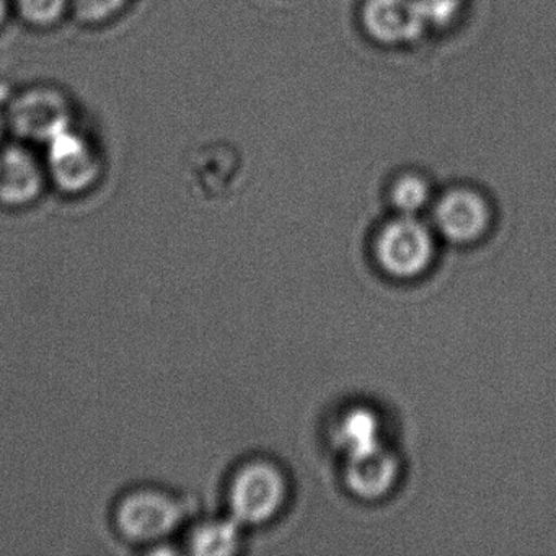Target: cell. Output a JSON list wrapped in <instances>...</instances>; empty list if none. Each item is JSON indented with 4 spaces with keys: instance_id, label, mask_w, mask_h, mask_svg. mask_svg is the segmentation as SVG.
Listing matches in <instances>:
<instances>
[{
    "instance_id": "6da1fadb",
    "label": "cell",
    "mask_w": 556,
    "mask_h": 556,
    "mask_svg": "<svg viewBox=\"0 0 556 556\" xmlns=\"http://www.w3.org/2000/svg\"><path fill=\"white\" fill-rule=\"evenodd\" d=\"M184 509L172 494L142 488L126 494L115 510L116 529L135 543H155L178 529Z\"/></svg>"
},
{
    "instance_id": "7a4b0ae2",
    "label": "cell",
    "mask_w": 556,
    "mask_h": 556,
    "mask_svg": "<svg viewBox=\"0 0 556 556\" xmlns=\"http://www.w3.org/2000/svg\"><path fill=\"white\" fill-rule=\"evenodd\" d=\"M286 496L282 475L266 462L245 465L230 484L229 503L232 517L239 523L268 520Z\"/></svg>"
},
{
    "instance_id": "3957f363",
    "label": "cell",
    "mask_w": 556,
    "mask_h": 556,
    "mask_svg": "<svg viewBox=\"0 0 556 556\" xmlns=\"http://www.w3.org/2000/svg\"><path fill=\"white\" fill-rule=\"evenodd\" d=\"M48 174L63 193L90 190L102 175V162L89 141L73 126L48 142Z\"/></svg>"
},
{
    "instance_id": "277c9868",
    "label": "cell",
    "mask_w": 556,
    "mask_h": 556,
    "mask_svg": "<svg viewBox=\"0 0 556 556\" xmlns=\"http://www.w3.org/2000/svg\"><path fill=\"white\" fill-rule=\"evenodd\" d=\"M432 240L428 229L413 216L387 224L377 240V260L396 278H412L431 262Z\"/></svg>"
},
{
    "instance_id": "5b68a950",
    "label": "cell",
    "mask_w": 556,
    "mask_h": 556,
    "mask_svg": "<svg viewBox=\"0 0 556 556\" xmlns=\"http://www.w3.org/2000/svg\"><path fill=\"white\" fill-rule=\"evenodd\" d=\"M71 118L73 112L66 97L50 87H37L22 93L9 112V122L15 135L45 144L71 128Z\"/></svg>"
},
{
    "instance_id": "8992f818",
    "label": "cell",
    "mask_w": 556,
    "mask_h": 556,
    "mask_svg": "<svg viewBox=\"0 0 556 556\" xmlns=\"http://www.w3.org/2000/svg\"><path fill=\"white\" fill-rule=\"evenodd\" d=\"M361 18L367 37L382 47L415 43L428 27L418 0H366Z\"/></svg>"
},
{
    "instance_id": "52a82bcc",
    "label": "cell",
    "mask_w": 556,
    "mask_h": 556,
    "mask_svg": "<svg viewBox=\"0 0 556 556\" xmlns=\"http://www.w3.org/2000/svg\"><path fill=\"white\" fill-rule=\"evenodd\" d=\"M490 211L477 191L455 188L447 191L435 206V224L447 239L470 242L486 229Z\"/></svg>"
},
{
    "instance_id": "ba28073f",
    "label": "cell",
    "mask_w": 556,
    "mask_h": 556,
    "mask_svg": "<svg viewBox=\"0 0 556 556\" xmlns=\"http://www.w3.org/2000/svg\"><path fill=\"white\" fill-rule=\"evenodd\" d=\"M43 187L45 170L27 149H0V204L27 206L40 198Z\"/></svg>"
},
{
    "instance_id": "9c48e42d",
    "label": "cell",
    "mask_w": 556,
    "mask_h": 556,
    "mask_svg": "<svg viewBox=\"0 0 556 556\" xmlns=\"http://www.w3.org/2000/svg\"><path fill=\"white\" fill-rule=\"evenodd\" d=\"M396 462L382 445L374 451L348 457L346 481L363 497H379L392 486Z\"/></svg>"
},
{
    "instance_id": "30bf717a",
    "label": "cell",
    "mask_w": 556,
    "mask_h": 556,
    "mask_svg": "<svg viewBox=\"0 0 556 556\" xmlns=\"http://www.w3.org/2000/svg\"><path fill=\"white\" fill-rule=\"evenodd\" d=\"M188 545L198 556L230 555L239 545V522L233 519L200 523L190 533Z\"/></svg>"
},
{
    "instance_id": "8fae6325",
    "label": "cell",
    "mask_w": 556,
    "mask_h": 556,
    "mask_svg": "<svg viewBox=\"0 0 556 556\" xmlns=\"http://www.w3.org/2000/svg\"><path fill=\"white\" fill-rule=\"evenodd\" d=\"M338 438L348 457L374 451L380 445L376 416L367 409H354L341 422Z\"/></svg>"
},
{
    "instance_id": "7c38bea8",
    "label": "cell",
    "mask_w": 556,
    "mask_h": 556,
    "mask_svg": "<svg viewBox=\"0 0 556 556\" xmlns=\"http://www.w3.org/2000/svg\"><path fill=\"white\" fill-rule=\"evenodd\" d=\"M429 198L428 184L418 175H403L393 184L392 203L403 216H413Z\"/></svg>"
},
{
    "instance_id": "4fadbf2b",
    "label": "cell",
    "mask_w": 556,
    "mask_h": 556,
    "mask_svg": "<svg viewBox=\"0 0 556 556\" xmlns=\"http://www.w3.org/2000/svg\"><path fill=\"white\" fill-rule=\"evenodd\" d=\"M73 0H15L18 14L34 27L47 28L58 24Z\"/></svg>"
},
{
    "instance_id": "5bb4252c",
    "label": "cell",
    "mask_w": 556,
    "mask_h": 556,
    "mask_svg": "<svg viewBox=\"0 0 556 556\" xmlns=\"http://www.w3.org/2000/svg\"><path fill=\"white\" fill-rule=\"evenodd\" d=\"M74 11L80 22L89 25L105 24L125 11L129 0H73Z\"/></svg>"
},
{
    "instance_id": "9a60e30c",
    "label": "cell",
    "mask_w": 556,
    "mask_h": 556,
    "mask_svg": "<svg viewBox=\"0 0 556 556\" xmlns=\"http://www.w3.org/2000/svg\"><path fill=\"white\" fill-rule=\"evenodd\" d=\"M426 24L445 27L457 17L460 0H418Z\"/></svg>"
},
{
    "instance_id": "2e32d148",
    "label": "cell",
    "mask_w": 556,
    "mask_h": 556,
    "mask_svg": "<svg viewBox=\"0 0 556 556\" xmlns=\"http://www.w3.org/2000/svg\"><path fill=\"white\" fill-rule=\"evenodd\" d=\"M9 14V0H0V27L4 24Z\"/></svg>"
},
{
    "instance_id": "e0dca14e",
    "label": "cell",
    "mask_w": 556,
    "mask_h": 556,
    "mask_svg": "<svg viewBox=\"0 0 556 556\" xmlns=\"http://www.w3.org/2000/svg\"><path fill=\"white\" fill-rule=\"evenodd\" d=\"M0 136H2V118H0Z\"/></svg>"
}]
</instances>
